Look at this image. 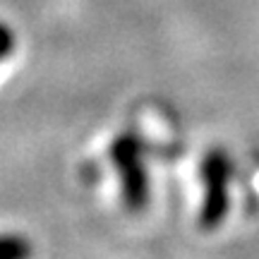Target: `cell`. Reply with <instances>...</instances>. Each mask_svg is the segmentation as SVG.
Masks as SVG:
<instances>
[{"label": "cell", "mask_w": 259, "mask_h": 259, "mask_svg": "<svg viewBox=\"0 0 259 259\" xmlns=\"http://www.w3.org/2000/svg\"><path fill=\"white\" fill-rule=\"evenodd\" d=\"M108 154L118 173L122 206L130 213H142L151 202V178H149L144 139L135 130L120 132L113 139Z\"/></svg>", "instance_id": "obj_1"}, {"label": "cell", "mask_w": 259, "mask_h": 259, "mask_svg": "<svg viewBox=\"0 0 259 259\" xmlns=\"http://www.w3.org/2000/svg\"><path fill=\"white\" fill-rule=\"evenodd\" d=\"M235 176V163L223 147H213L204 154L199 163L202 180V204L197 211V228L213 233L221 228L231 211V183Z\"/></svg>", "instance_id": "obj_2"}, {"label": "cell", "mask_w": 259, "mask_h": 259, "mask_svg": "<svg viewBox=\"0 0 259 259\" xmlns=\"http://www.w3.org/2000/svg\"><path fill=\"white\" fill-rule=\"evenodd\" d=\"M0 259H34V242L19 233H0Z\"/></svg>", "instance_id": "obj_3"}, {"label": "cell", "mask_w": 259, "mask_h": 259, "mask_svg": "<svg viewBox=\"0 0 259 259\" xmlns=\"http://www.w3.org/2000/svg\"><path fill=\"white\" fill-rule=\"evenodd\" d=\"M12 51H15V31L0 22V63L8 60L12 56Z\"/></svg>", "instance_id": "obj_4"}]
</instances>
